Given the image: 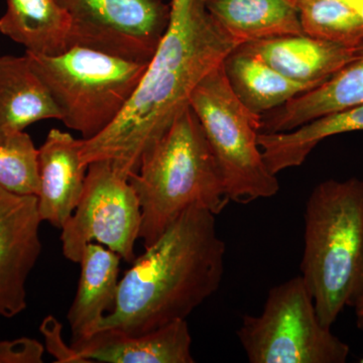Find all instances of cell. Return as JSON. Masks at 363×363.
I'll list each match as a JSON object with an SVG mask.
<instances>
[{
	"label": "cell",
	"mask_w": 363,
	"mask_h": 363,
	"mask_svg": "<svg viewBox=\"0 0 363 363\" xmlns=\"http://www.w3.org/2000/svg\"><path fill=\"white\" fill-rule=\"evenodd\" d=\"M355 315H357V324L358 328L363 331V292L354 305Z\"/></svg>",
	"instance_id": "cell-26"
},
{
	"label": "cell",
	"mask_w": 363,
	"mask_h": 363,
	"mask_svg": "<svg viewBox=\"0 0 363 363\" xmlns=\"http://www.w3.org/2000/svg\"><path fill=\"white\" fill-rule=\"evenodd\" d=\"M303 32L316 39L360 44L363 21L342 0H297Z\"/></svg>",
	"instance_id": "cell-21"
},
{
	"label": "cell",
	"mask_w": 363,
	"mask_h": 363,
	"mask_svg": "<svg viewBox=\"0 0 363 363\" xmlns=\"http://www.w3.org/2000/svg\"><path fill=\"white\" fill-rule=\"evenodd\" d=\"M301 271L317 315L331 328L363 292V180H327L306 203Z\"/></svg>",
	"instance_id": "cell-4"
},
{
	"label": "cell",
	"mask_w": 363,
	"mask_h": 363,
	"mask_svg": "<svg viewBox=\"0 0 363 363\" xmlns=\"http://www.w3.org/2000/svg\"><path fill=\"white\" fill-rule=\"evenodd\" d=\"M360 105H363V57L322 84L262 116L260 133H288L320 117Z\"/></svg>",
	"instance_id": "cell-15"
},
{
	"label": "cell",
	"mask_w": 363,
	"mask_h": 363,
	"mask_svg": "<svg viewBox=\"0 0 363 363\" xmlns=\"http://www.w3.org/2000/svg\"><path fill=\"white\" fill-rule=\"evenodd\" d=\"M130 183L142 210L140 238L145 247L189 208L218 215L230 202L218 162L190 105L145 152Z\"/></svg>",
	"instance_id": "cell-3"
},
{
	"label": "cell",
	"mask_w": 363,
	"mask_h": 363,
	"mask_svg": "<svg viewBox=\"0 0 363 363\" xmlns=\"http://www.w3.org/2000/svg\"><path fill=\"white\" fill-rule=\"evenodd\" d=\"M26 54L51 93L60 121L83 140L94 138L116 121L147 66L82 47L56 56Z\"/></svg>",
	"instance_id": "cell-5"
},
{
	"label": "cell",
	"mask_w": 363,
	"mask_h": 363,
	"mask_svg": "<svg viewBox=\"0 0 363 363\" xmlns=\"http://www.w3.org/2000/svg\"><path fill=\"white\" fill-rule=\"evenodd\" d=\"M352 131H363V105L320 117L288 133H260L259 145L267 169L277 175L301 166L322 140Z\"/></svg>",
	"instance_id": "cell-20"
},
{
	"label": "cell",
	"mask_w": 363,
	"mask_h": 363,
	"mask_svg": "<svg viewBox=\"0 0 363 363\" xmlns=\"http://www.w3.org/2000/svg\"><path fill=\"white\" fill-rule=\"evenodd\" d=\"M223 69L234 94L250 111L262 116L317 87L286 77L241 45L226 57Z\"/></svg>",
	"instance_id": "cell-17"
},
{
	"label": "cell",
	"mask_w": 363,
	"mask_h": 363,
	"mask_svg": "<svg viewBox=\"0 0 363 363\" xmlns=\"http://www.w3.org/2000/svg\"><path fill=\"white\" fill-rule=\"evenodd\" d=\"M0 186L13 194H39V149L25 131L0 138Z\"/></svg>",
	"instance_id": "cell-22"
},
{
	"label": "cell",
	"mask_w": 363,
	"mask_h": 363,
	"mask_svg": "<svg viewBox=\"0 0 363 363\" xmlns=\"http://www.w3.org/2000/svg\"><path fill=\"white\" fill-rule=\"evenodd\" d=\"M171 16L138 87L106 130L80 142L81 161H108L121 175L140 169L147 152L190 105L198 84L241 45L208 13L204 0H172Z\"/></svg>",
	"instance_id": "cell-1"
},
{
	"label": "cell",
	"mask_w": 363,
	"mask_h": 363,
	"mask_svg": "<svg viewBox=\"0 0 363 363\" xmlns=\"http://www.w3.org/2000/svg\"><path fill=\"white\" fill-rule=\"evenodd\" d=\"M140 228L142 210L130 179L111 162L88 164L80 201L61 228L64 257L79 264L86 245L96 242L131 264Z\"/></svg>",
	"instance_id": "cell-8"
},
{
	"label": "cell",
	"mask_w": 363,
	"mask_h": 363,
	"mask_svg": "<svg viewBox=\"0 0 363 363\" xmlns=\"http://www.w3.org/2000/svg\"><path fill=\"white\" fill-rule=\"evenodd\" d=\"M38 198L0 186V316L11 319L28 307L26 281L42 253Z\"/></svg>",
	"instance_id": "cell-10"
},
{
	"label": "cell",
	"mask_w": 363,
	"mask_h": 363,
	"mask_svg": "<svg viewBox=\"0 0 363 363\" xmlns=\"http://www.w3.org/2000/svg\"><path fill=\"white\" fill-rule=\"evenodd\" d=\"M121 255L96 242L83 250L77 292L68 313L72 342L90 337L116 306Z\"/></svg>",
	"instance_id": "cell-14"
},
{
	"label": "cell",
	"mask_w": 363,
	"mask_h": 363,
	"mask_svg": "<svg viewBox=\"0 0 363 363\" xmlns=\"http://www.w3.org/2000/svg\"><path fill=\"white\" fill-rule=\"evenodd\" d=\"M40 333L45 338V350L58 363H88L80 357L73 346L68 345L62 336V324L57 318L47 316L40 326Z\"/></svg>",
	"instance_id": "cell-23"
},
{
	"label": "cell",
	"mask_w": 363,
	"mask_h": 363,
	"mask_svg": "<svg viewBox=\"0 0 363 363\" xmlns=\"http://www.w3.org/2000/svg\"><path fill=\"white\" fill-rule=\"evenodd\" d=\"M71 21L70 48L149 63L168 28L162 0H56Z\"/></svg>",
	"instance_id": "cell-9"
},
{
	"label": "cell",
	"mask_w": 363,
	"mask_h": 363,
	"mask_svg": "<svg viewBox=\"0 0 363 363\" xmlns=\"http://www.w3.org/2000/svg\"><path fill=\"white\" fill-rule=\"evenodd\" d=\"M291 1L293 2V4H296V2H297V0H291Z\"/></svg>",
	"instance_id": "cell-28"
},
{
	"label": "cell",
	"mask_w": 363,
	"mask_h": 363,
	"mask_svg": "<svg viewBox=\"0 0 363 363\" xmlns=\"http://www.w3.org/2000/svg\"><path fill=\"white\" fill-rule=\"evenodd\" d=\"M238 337L250 363H344L350 352L320 321L302 276L272 286L262 313L243 316Z\"/></svg>",
	"instance_id": "cell-7"
},
{
	"label": "cell",
	"mask_w": 363,
	"mask_h": 363,
	"mask_svg": "<svg viewBox=\"0 0 363 363\" xmlns=\"http://www.w3.org/2000/svg\"><path fill=\"white\" fill-rule=\"evenodd\" d=\"M0 33L28 52L56 56L70 49L71 21L56 0H6Z\"/></svg>",
	"instance_id": "cell-19"
},
{
	"label": "cell",
	"mask_w": 363,
	"mask_h": 363,
	"mask_svg": "<svg viewBox=\"0 0 363 363\" xmlns=\"http://www.w3.org/2000/svg\"><path fill=\"white\" fill-rule=\"evenodd\" d=\"M359 362L363 363V357L362 358H360Z\"/></svg>",
	"instance_id": "cell-27"
},
{
	"label": "cell",
	"mask_w": 363,
	"mask_h": 363,
	"mask_svg": "<svg viewBox=\"0 0 363 363\" xmlns=\"http://www.w3.org/2000/svg\"><path fill=\"white\" fill-rule=\"evenodd\" d=\"M208 13L240 44L304 35L291 0H204Z\"/></svg>",
	"instance_id": "cell-18"
},
{
	"label": "cell",
	"mask_w": 363,
	"mask_h": 363,
	"mask_svg": "<svg viewBox=\"0 0 363 363\" xmlns=\"http://www.w3.org/2000/svg\"><path fill=\"white\" fill-rule=\"evenodd\" d=\"M86 362L104 363H193L192 337L186 320L142 334L102 329L72 342Z\"/></svg>",
	"instance_id": "cell-11"
},
{
	"label": "cell",
	"mask_w": 363,
	"mask_h": 363,
	"mask_svg": "<svg viewBox=\"0 0 363 363\" xmlns=\"http://www.w3.org/2000/svg\"><path fill=\"white\" fill-rule=\"evenodd\" d=\"M240 45L286 77L317 86L363 57V43L343 44L305 33L253 40Z\"/></svg>",
	"instance_id": "cell-12"
},
{
	"label": "cell",
	"mask_w": 363,
	"mask_h": 363,
	"mask_svg": "<svg viewBox=\"0 0 363 363\" xmlns=\"http://www.w3.org/2000/svg\"><path fill=\"white\" fill-rule=\"evenodd\" d=\"M44 119H61L28 55L0 57V138Z\"/></svg>",
	"instance_id": "cell-16"
},
{
	"label": "cell",
	"mask_w": 363,
	"mask_h": 363,
	"mask_svg": "<svg viewBox=\"0 0 363 363\" xmlns=\"http://www.w3.org/2000/svg\"><path fill=\"white\" fill-rule=\"evenodd\" d=\"M190 106L218 162L229 200L248 204L278 194V179L267 169L259 145L262 114L234 94L223 63L195 88Z\"/></svg>",
	"instance_id": "cell-6"
},
{
	"label": "cell",
	"mask_w": 363,
	"mask_h": 363,
	"mask_svg": "<svg viewBox=\"0 0 363 363\" xmlns=\"http://www.w3.org/2000/svg\"><path fill=\"white\" fill-rule=\"evenodd\" d=\"M363 21V0H342Z\"/></svg>",
	"instance_id": "cell-25"
},
{
	"label": "cell",
	"mask_w": 363,
	"mask_h": 363,
	"mask_svg": "<svg viewBox=\"0 0 363 363\" xmlns=\"http://www.w3.org/2000/svg\"><path fill=\"white\" fill-rule=\"evenodd\" d=\"M212 212L184 211L119 281L116 306L100 324L130 334L186 320L220 288L226 245ZM98 330V331H99Z\"/></svg>",
	"instance_id": "cell-2"
},
{
	"label": "cell",
	"mask_w": 363,
	"mask_h": 363,
	"mask_svg": "<svg viewBox=\"0 0 363 363\" xmlns=\"http://www.w3.org/2000/svg\"><path fill=\"white\" fill-rule=\"evenodd\" d=\"M81 140L54 128L39 149L38 209L42 221L61 229L77 207L87 167L80 156Z\"/></svg>",
	"instance_id": "cell-13"
},
{
	"label": "cell",
	"mask_w": 363,
	"mask_h": 363,
	"mask_svg": "<svg viewBox=\"0 0 363 363\" xmlns=\"http://www.w3.org/2000/svg\"><path fill=\"white\" fill-rule=\"evenodd\" d=\"M45 347L35 339L0 341V363H42Z\"/></svg>",
	"instance_id": "cell-24"
}]
</instances>
